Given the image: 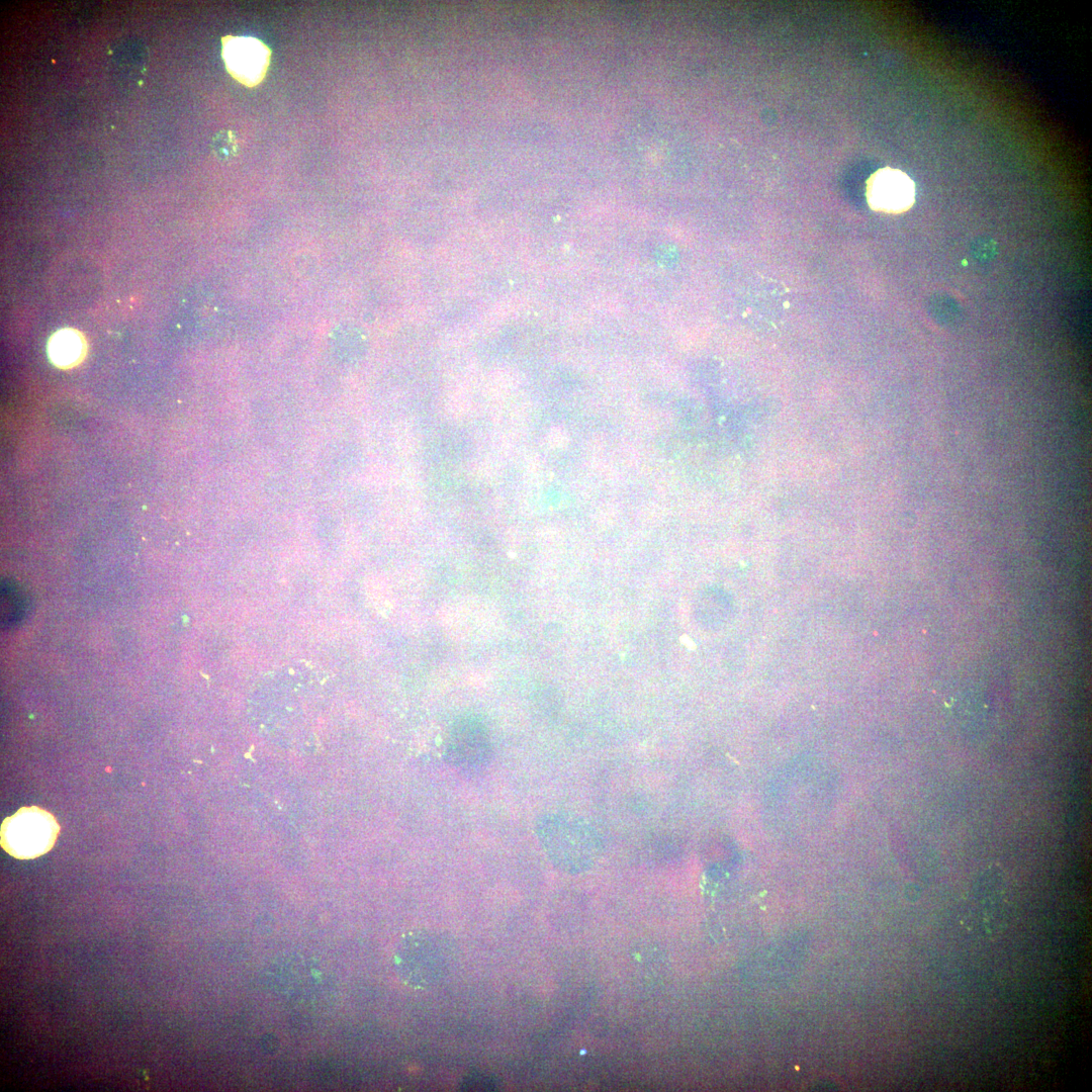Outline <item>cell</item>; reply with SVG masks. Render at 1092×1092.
Returning a JSON list of instances; mask_svg holds the SVG:
<instances>
[{
  "instance_id": "6da1fadb",
  "label": "cell",
  "mask_w": 1092,
  "mask_h": 1092,
  "mask_svg": "<svg viewBox=\"0 0 1092 1092\" xmlns=\"http://www.w3.org/2000/svg\"><path fill=\"white\" fill-rule=\"evenodd\" d=\"M60 826L48 811L22 807L1 825V846L18 859H32L47 853L55 844Z\"/></svg>"
},
{
  "instance_id": "7a4b0ae2",
  "label": "cell",
  "mask_w": 1092,
  "mask_h": 1092,
  "mask_svg": "<svg viewBox=\"0 0 1092 1092\" xmlns=\"http://www.w3.org/2000/svg\"><path fill=\"white\" fill-rule=\"evenodd\" d=\"M492 743L485 724L476 716H462L451 726L444 758L454 768L476 774L491 760Z\"/></svg>"
},
{
  "instance_id": "3957f363",
  "label": "cell",
  "mask_w": 1092,
  "mask_h": 1092,
  "mask_svg": "<svg viewBox=\"0 0 1092 1092\" xmlns=\"http://www.w3.org/2000/svg\"><path fill=\"white\" fill-rule=\"evenodd\" d=\"M221 55L231 76L247 87L263 81L271 60L270 49L252 36L222 37Z\"/></svg>"
},
{
  "instance_id": "277c9868",
  "label": "cell",
  "mask_w": 1092,
  "mask_h": 1092,
  "mask_svg": "<svg viewBox=\"0 0 1092 1092\" xmlns=\"http://www.w3.org/2000/svg\"><path fill=\"white\" fill-rule=\"evenodd\" d=\"M915 195V183L899 169L890 167L879 169L867 181V201L875 211L889 214L903 213L912 207Z\"/></svg>"
},
{
  "instance_id": "5b68a950",
  "label": "cell",
  "mask_w": 1092,
  "mask_h": 1092,
  "mask_svg": "<svg viewBox=\"0 0 1092 1092\" xmlns=\"http://www.w3.org/2000/svg\"><path fill=\"white\" fill-rule=\"evenodd\" d=\"M86 345L82 335L73 329L56 332L48 343V354L58 367L76 366L85 356Z\"/></svg>"
}]
</instances>
